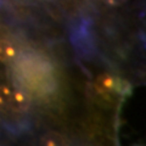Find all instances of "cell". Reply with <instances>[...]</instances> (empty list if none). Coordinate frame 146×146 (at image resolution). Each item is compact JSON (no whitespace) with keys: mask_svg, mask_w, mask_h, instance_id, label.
<instances>
[{"mask_svg":"<svg viewBox=\"0 0 146 146\" xmlns=\"http://www.w3.org/2000/svg\"><path fill=\"white\" fill-rule=\"evenodd\" d=\"M29 106V98L22 90L0 85V107L13 111H25Z\"/></svg>","mask_w":146,"mask_h":146,"instance_id":"obj_1","label":"cell"},{"mask_svg":"<svg viewBox=\"0 0 146 146\" xmlns=\"http://www.w3.org/2000/svg\"><path fill=\"white\" fill-rule=\"evenodd\" d=\"M17 55V49L9 40H0V61H11Z\"/></svg>","mask_w":146,"mask_h":146,"instance_id":"obj_2","label":"cell"},{"mask_svg":"<svg viewBox=\"0 0 146 146\" xmlns=\"http://www.w3.org/2000/svg\"><path fill=\"white\" fill-rule=\"evenodd\" d=\"M95 88L100 94L110 93L113 88V78L107 73L100 74L95 80Z\"/></svg>","mask_w":146,"mask_h":146,"instance_id":"obj_3","label":"cell"},{"mask_svg":"<svg viewBox=\"0 0 146 146\" xmlns=\"http://www.w3.org/2000/svg\"><path fill=\"white\" fill-rule=\"evenodd\" d=\"M42 146H67V140L61 134L50 131L43 136Z\"/></svg>","mask_w":146,"mask_h":146,"instance_id":"obj_4","label":"cell"}]
</instances>
